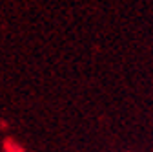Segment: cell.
<instances>
[{
	"instance_id": "obj_1",
	"label": "cell",
	"mask_w": 153,
	"mask_h": 152,
	"mask_svg": "<svg viewBox=\"0 0 153 152\" xmlns=\"http://www.w3.org/2000/svg\"><path fill=\"white\" fill-rule=\"evenodd\" d=\"M4 148H6V152H26L22 147H18L15 141H11V139H7L6 143H4Z\"/></svg>"
}]
</instances>
